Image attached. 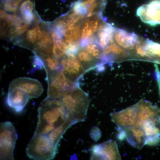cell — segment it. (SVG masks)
I'll list each match as a JSON object with an SVG mask.
<instances>
[{"label":"cell","mask_w":160,"mask_h":160,"mask_svg":"<svg viewBox=\"0 0 160 160\" xmlns=\"http://www.w3.org/2000/svg\"><path fill=\"white\" fill-rule=\"evenodd\" d=\"M38 121L34 134H48L63 124L68 116L60 99L46 97L38 109Z\"/></svg>","instance_id":"1"},{"label":"cell","mask_w":160,"mask_h":160,"mask_svg":"<svg viewBox=\"0 0 160 160\" xmlns=\"http://www.w3.org/2000/svg\"><path fill=\"white\" fill-rule=\"evenodd\" d=\"M60 100L68 118L75 123L86 119L90 99L87 93L80 88L75 86Z\"/></svg>","instance_id":"2"},{"label":"cell","mask_w":160,"mask_h":160,"mask_svg":"<svg viewBox=\"0 0 160 160\" xmlns=\"http://www.w3.org/2000/svg\"><path fill=\"white\" fill-rule=\"evenodd\" d=\"M56 150L53 146L48 134H34L26 148L27 155L35 160H50L53 159Z\"/></svg>","instance_id":"3"},{"label":"cell","mask_w":160,"mask_h":160,"mask_svg":"<svg viewBox=\"0 0 160 160\" xmlns=\"http://www.w3.org/2000/svg\"><path fill=\"white\" fill-rule=\"evenodd\" d=\"M18 137L15 127L10 122L0 124V159L14 160L13 151Z\"/></svg>","instance_id":"4"},{"label":"cell","mask_w":160,"mask_h":160,"mask_svg":"<svg viewBox=\"0 0 160 160\" xmlns=\"http://www.w3.org/2000/svg\"><path fill=\"white\" fill-rule=\"evenodd\" d=\"M48 84L47 97L60 99L76 86L65 75L63 69L47 81Z\"/></svg>","instance_id":"5"},{"label":"cell","mask_w":160,"mask_h":160,"mask_svg":"<svg viewBox=\"0 0 160 160\" xmlns=\"http://www.w3.org/2000/svg\"><path fill=\"white\" fill-rule=\"evenodd\" d=\"M92 160H121L116 142L110 139L101 143L96 145L91 149Z\"/></svg>","instance_id":"6"},{"label":"cell","mask_w":160,"mask_h":160,"mask_svg":"<svg viewBox=\"0 0 160 160\" xmlns=\"http://www.w3.org/2000/svg\"><path fill=\"white\" fill-rule=\"evenodd\" d=\"M9 88L18 89L26 94L30 98L39 97L44 91L42 85L39 80L26 77L14 79L10 83Z\"/></svg>","instance_id":"7"},{"label":"cell","mask_w":160,"mask_h":160,"mask_svg":"<svg viewBox=\"0 0 160 160\" xmlns=\"http://www.w3.org/2000/svg\"><path fill=\"white\" fill-rule=\"evenodd\" d=\"M133 106L137 119V126L140 127L145 121L160 119V109L149 101L141 99Z\"/></svg>","instance_id":"8"},{"label":"cell","mask_w":160,"mask_h":160,"mask_svg":"<svg viewBox=\"0 0 160 160\" xmlns=\"http://www.w3.org/2000/svg\"><path fill=\"white\" fill-rule=\"evenodd\" d=\"M137 15L141 20L151 25L160 24V0H153L137 9Z\"/></svg>","instance_id":"9"},{"label":"cell","mask_w":160,"mask_h":160,"mask_svg":"<svg viewBox=\"0 0 160 160\" xmlns=\"http://www.w3.org/2000/svg\"><path fill=\"white\" fill-rule=\"evenodd\" d=\"M63 72L71 81L75 82L85 72L76 55H65L61 60Z\"/></svg>","instance_id":"10"},{"label":"cell","mask_w":160,"mask_h":160,"mask_svg":"<svg viewBox=\"0 0 160 160\" xmlns=\"http://www.w3.org/2000/svg\"><path fill=\"white\" fill-rule=\"evenodd\" d=\"M112 121L118 128L137 126V122L133 105L110 113Z\"/></svg>","instance_id":"11"},{"label":"cell","mask_w":160,"mask_h":160,"mask_svg":"<svg viewBox=\"0 0 160 160\" xmlns=\"http://www.w3.org/2000/svg\"><path fill=\"white\" fill-rule=\"evenodd\" d=\"M118 128L124 134L129 144L133 147L140 149L145 145L147 137L141 127L134 126Z\"/></svg>","instance_id":"12"},{"label":"cell","mask_w":160,"mask_h":160,"mask_svg":"<svg viewBox=\"0 0 160 160\" xmlns=\"http://www.w3.org/2000/svg\"><path fill=\"white\" fill-rule=\"evenodd\" d=\"M128 59L126 50L117 45L114 41L103 50L101 60L104 63L120 62Z\"/></svg>","instance_id":"13"},{"label":"cell","mask_w":160,"mask_h":160,"mask_svg":"<svg viewBox=\"0 0 160 160\" xmlns=\"http://www.w3.org/2000/svg\"><path fill=\"white\" fill-rule=\"evenodd\" d=\"M30 98L22 90L16 88H9L6 98L7 105L17 113L21 112Z\"/></svg>","instance_id":"14"},{"label":"cell","mask_w":160,"mask_h":160,"mask_svg":"<svg viewBox=\"0 0 160 160\" xmlns=\"http://www.w3.org/2000/svg\"><path fill=\"white\" fill-rule=\"evenodd\" d=\"M47 32L41 26L37 24L27 31L23 41H20L17 44L32 50L33 52Z\"/></svg>","instance_id":"15"},{"label":"cell","mask_w":160,"mask_h":160,"mask_svg":"<svg viewBox=\"0 0 160 160\" xmlns=\"http://www.w3.org/2000/svg\"><path fill=\"white\" fill-rule=\"evenodd\" d=\"M115 42L127 51L132 49L137 44L140 37L134 32L115 28L113 33Z\"/></svg>","instance_id":"16"},{"label":"cell","mask_w":160,"mask_h":160,"mask_svg":"<svg viewBox=\"0 0 160 160\" xmlns=\"http://www.w3.org/2000/svg\"><path fill=\"white\" fill-rule=\"evenodd\" d=\"M97 17L92 18H86L83 21L81 30V38H89L93 36L96 32H98L103 28L106 23L105 17Z\"/></svg>","instance_id":"17"},{"label":"cell","mask_w":160,"mask_h":160,"mask_svg":"<svg viewBox=\"0 0 160 160\" xmlns=\"http://www.w3.org/2000/svg\"><path fill=\"white\" fill-rule=\"evenodd\" d=\"M115 28L111 24L106 23L96 36H94V42L103 49L114 41L113 37Z\"/></svg>","instance_id":"18"},{"label":"cell","mask_w":160,"mask_h":160,"mask_svg":"<svg viewBox=\"0 0 160 160\" xmlns=\"http://www.w3.org/2000/svg\"><path fill=\"white\" fill-rule=\"evenodd\" d=\"M41 57L44 61V69L47 73L46 80L47 81L52 78L58 72L62 69L60 60L53 55Z\"/></svg>","instance_id":"19"},{"label":"cell","mask_w":160,"mask_h":160,"mask_svg":"<svg viewBox=\"0 0 160 160\" xmlns=\"http://www.w3.org/2000/svg\"><path fill=\"white\" fill-rule=\"evenodd\" d=\"M87 8L89 17L95 15L102 14L106 4V0H79Z\"/></svg>","instance_id":"20"},{"label":"cell","mask_w":160,"mask_h":160,"mask_svg":"<svg viewBox=\"0 0 160 160\" xmlns=\"http://www.w3.org/2000/svg\"><path fill=\"white\" fill-rule=\"evenodd\" d=\"M75 124L69 118L62 124L50 132L48 135L54 148L57 150L59 142L66 130L72 125Z\"/></svg>","instance_id":"21"},{"label":"cell","mask_w":160,"mask_h":160,"mask_svg":"<svg viewBox=\"0 0 160 160\" xmlns=\"http://www.w3.org/2000/svg\"><path fill=\"white\" fill-rule=\"evenodd\" d=\"M76 56L85 71L95 67L99 63H102L90 55L83 48L79 49Z\"/></svg>","instance_id":"22"},{"label":"cell","mask_w":160,"mask_h":160,"mask_svg":"<svg viewBox=\"0 0 160 160\" xmlns=\"http://www.w3.org/2000/svg\"><path fill=\"white\" fill-rule=\"evenodd\" d=\"M34 6V2L33 0H24L19 7L23 20L29 24L34 19V16L32 13Z\"/></svg>","instance_id":"23"},{"label":"cell","mask_w":160,"mask_h":160,"mask_svg":"<svg viewBox=\"0 0 160 160\" xmlns=\"http://www.w3.org/2000/svg\"><path fill=\"white\" fill-rule=\"evenodd\" d=\"M80 27V25L79 24L65 27L63 31V36L65 41L66 42H73L79 44L81 38Z\"/></svg>","instance_id":"24"},{"label":"cell","mask_w":160,"mask_h":160,"mask_svg":"<svg viewBox=\"0 0 160 160\" xmlns=\"http://www.w3.org/2000/svg\"><path fill=\"white\" fill-rule=\"evenodd\" d=\"M72 11L70 13L62 16L56 22L62 24L65 27L71 26L78 24L84 16Z\"/></svg>","instance_id":"25"},{"label":"cell","mask_w":160,"mask_h":160,"mask_svg":"<svg viewBox=\"0 0 160 160\" xmlns=\"http://www.w3.org/2000/svg\"><path fill=\"white\" fill-rule=\"evenodd\" d=\"M83 48L90 55L101 62V58L103 49L97 44L90 42Z\"/></svg>","instance_id":"26"},{"label":"cell","mask_w":160,"mask_h":160,"mask_svg":"<svg viewBox=\"0 0 160 160\" xmlns=\"http://www.w3.org/2000/svg\"><path fill=\"white\" fill-rule=\"evenodd\" d=\"M4 9L10 12H15L24 0H1Z\"/></svg>","instance_id":"27"},{"label":"cell","mask_w":160,"mask_h":160,"mask_svg":"<svg viewBox=\"0 0 160 160\" xmlns=\"http://www.w3.org/2000/svg\"><path fill=\"white\" fill-rule=\"evenodd\" d=\"M71 7L72 11L82 15H87L88 13L87 8L79 0L71 4Z\"/></svg>","instance_id":"28"},{"label":"cell","mask_w":160,"mask_h":160,"mask_svg":"<svg viewBox=\"0 0 160 160\" xmlns=\"http://www.w3.org/2000/svg\"><path fill=\"white\" fill-rule=\"evenodd\" d=\"M34 56L33 58V64L34 69L31 71V73L39 69L44 68V61L42 58L36 53L33 52Z\"/></svg>","instance_id":"29"},{"label":"cell","mask_w":160,"mask_h":160,"mask_svg":"<svg viewBox=\"0 0 160 160\" xmlns=\"http://www.w3.org/2000/svg\"><path fill=\"white\" fill-rule=\"evenodd\" d=\"M90 135L94 140L97 141L101 136V132L97 127L95 126L91 129L90 131Z\"/></svg>","instance_id":"30"},{"label":"cell","mask_w":160,"mask_h":160,"mask_svg":"<svg viewBox=\"0 0 160 160\" xmlns=\"http://www.w3.org/2000/svg\"><path fill=\"white\" fill-rule=\"evenodd\" d=\"M154 65L155 71L154 75L155 77L158 82L159 92H160V71L157 65L155 64Z\"/></svg>","instance_id":"31"}]
</instances>
